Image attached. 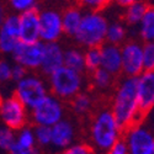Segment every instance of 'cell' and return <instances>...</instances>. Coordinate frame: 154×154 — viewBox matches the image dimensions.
Returning a JSON list of instances; mask_svg holds the SVG:
<instances>
[{
    "mask_svg": "<svg viewBox=\"0 0 154 154\" xmlns=\"http://www.w3.org/2000/svg\"><path fill=\"white\" fill-rule=\"evenodd\" d=\"M88 144L95 154H105L123 136V128L109 106H101L93 111L89 116Z\"/></svg>",
    "mask_w": 154,
    "mask_h": 154,
    "instance_id": "1",
    "label": "cell"
},
{
    "mask_svg": "<svg viewBox=\"0 0 154 154\" xmlns=\"http://www.w3.org/2000/svg\"><path fill=\"white\" fill-rule=\"evenodd\" d=\"M109 107L123 130L143 121L137 99V78L123 76L121 80L116 82Z\"/></svg>",
    "mask_w": 154,
    "mask_h": 154,
    "instance_id": "2",
    "label": "cell"
},
{
    "mask_svg": "<svg viewBox=\"0 0 154 154\" xmlns=\"http://www.w3.org/2000/svg\"><path fill=\"white\" fill-rule=\"evenodd\" d=\"M109 27L107 19L99 11H86L75 35V42L83 48L101 47L106 42V32Z\"/></svg>",
    "mask_w": 154,
    "mask_h": 154,
    "instance_id": "3",
    "label": "cell"
},
{
    "mask_svg": "<svg viewBox=\"0 0 154 154\" xmlns=\"http://www.w3.org/2000/svg\"><path fill=\"white\" fill-rule=\"evenodd\" d=\"M84 74L62 66L48 75V90L62 101H70L76 94L83 91Z\"/></svg>",
    "mask_w": 154,
    "mask_h": 154,
    "instance_id": "4",
    "label": "cell"
},
{
    "mask_svg": "<svg viewBox=\"0 0 154 154\" xmlns=\"http://www.w3.org/2000/svg\"><path fill=\"white\" fill-rule=\"evenodd\" d=\"M66 104L52 94H48L42 101L30 110V120L33 126L52 127L60 120L66 119Z\"/></svg>",
    "mask_w": 154,
    "mask_h": 154,
    "instance_id": "5",
    "label": "cell"
},
{
    "mask_svg": "<svg viewBox=\"0 0 154 154\" xmlns=\"http://www.w3.org/2000/svg\"><path fill=\"white\" fill-rule=\"evenodd\" d=\"M49 94L47 84L35 74H27L19 82H16L14 95L27 107L32 110L38 102L42 101Z\"/></svg>",
    "mask_w": 154,
    "mask_h": 154,
    "instance_id": "6",
    "label": "cell"
},
{
    "mask_svg": "<svg viewBox=\"0 0 154 154\" xmlns=\"http://www.w3.org/2000/svg\"><path fill=\"white\" fill-rule=\"evenodd\" d=\"M0 121L11 130L19 131L29 125L30 111L12 94L11 96L3 97L0 101Z\"/></svg>",
    "mask_w": 154,
    "mask_h": 154,
    "instance_id": "7",
    "label": "cell"
},
{
    "mask_svg": "<svg viewBox=\"0 0 154 154\" xmlns=\"http://www.w3.org/2000/svg\"><path fill=\"white\" fill-rule=\"evenodd\" d=\"M122 138L127 144L128 154H147L154 146V131L143 121L126 128Z\"/></svg>",
    "mask_w": 154,
    "mask_h": 154,
    "instance_id": "8",
    "label": "cell"
},
{
    "mask_svg": "<svg viewBox=\"0 0 154 154\" xmlns=\"http://www.w3.org/2000/svg\"><path fill=\"white\" fill-rule=\"evenodd\" d=\"M121 48L122 70L121 74L128 78H137L144 72L143 66V45L139 41H125Z\"/></svg>",
    "mask_w": 154,
    "mask_h": 154,
    "instance_id": "9",
    "label": "cell"
},
{
    "mask_svg": "<svg viewBox=\"0 0 154 154\" xmlns=\"http://www.w3.org/2000/svg\"><path fill=\"white\" fill-rule=\"evenodd\" d=\"M45 53V43L37 41L32 43L19 42L12 52V58L16 64H20L27 70L40 69Z\"/></svg>",
    "mask_w": 154,
    "mask_h": 154,
    "instance_id": "10",
    "label": "cell"
},
{
    "mask_svg": "<svg viewBox=\"0 0 154 154\" xmlns=\"http://www.w3.org/2000/svg\"><path fill=\"white\" fill-rule=\"evenodd\" d=\"M62 14L54 9L40 11V41L43 43L58 42L63 35Z\"/></svg>",
    "mask_w": 154,
    "mask_h": 154,
    "instance_id": "11",
    "label": "cell"
},
{
    "mask_svg": "<svg viewBox=\"0 0 154 154\" xmlns=\"http://www.w3.org/2000/svg\"><path fill=\"white\" fill-rule=\"evenodd\" d=\"M137 99L139 112L144 120L154 109V70H144L137 76Z\"/></svg>",
    "mask_w": 154,
    "mask_h": 154,
    "instance_id": "12",
    "label": "cell"
},
{
    "mask_svg": "<svg viewBox=\"0 0 154 154\" xmlns=\"http://www.w3.org/2000/svg\"><path fill=\"white\" fill-rule=\"evenodd\" d=\"M76 126L72 120L63 119L51 127V147L53 149H66L76 142Z\"/></svg>",
    "mask_w": 154,
    "mask_h": 154,
    "instance_id": "13",
    "label": "cell"
},
{
    "mask_svg": "<svg viewBox=\"0 0 154 154\" xmlns=\"http://www.w3.org/2000/svg\"><path fill=\"white\" fill-rule=\"evenodd\" d=\"M19 42V15H8L0 25V52L4 54H12Z\"/></svg>",
    "mask_w": 154,
    "mask_h": 154,
    "instance_id": "14",
    "label": "cell"
},
{
    "mask_svg": "<svg viewBox=\"0 0 154 154\" xmlns=\"http://www.w3.org/2000/svg\"><path fill=\"white\" fill-rule=\"evenodd\" d=\"M20 42L32 43L40 41V11L31 9L19 14Z\"/></svg>",
    "mask_w": 154,
    "mask_h": 154,
    "instance_id": "15",
    "label": "cell"
},
{
    "mask_svg": "<svg viewBox=\"0 0 154 154\" xmlns=\"http://www.w3.org/2000/svg\"><path fill=\"white\" fill-rule=\"evenodd\" d=\"M63 59L64 49L58 42L45 43V53L40 70L48 76L63 66Z\"/></svg>",
    "mask_w": 154,
    "mask_h": 154,
    "instance_id": "16",
    "label": "cell"
},
{
    "mask_svg": "<svg viewBox=\"0 0 154 154\" xmlns=\"http://www.w3.org/2000/svg\"><path fill=\"white\" fill-rule=\"evenodd\" d=\"M101 68L115 76H119L122 70V58L120 46L104 43L101 46Z\"/></svg>",
    "mask_w": 154,
    "mask_h": 154,
    "instance_id": "17",
    "label": "cell"
},
{
    "mask_svg": "<svg viewBox=\"0 0 154 154\" xmlns=\"http://www.w3.org/2000/svg\"><path fill=\"white\" fill-rule=\"evenodd\" d=\"M70 110L76 117H89L95 107V97L89 91H80L70 101Z\"/></svg>",
    "mask_w": 154,
    "mask_h": 154,
    "instance_id": "18",
    "label": "cell"
},
{
    "mask_svg": "<svg viewBox=\"0 0 154 154\" xmlns=\"http://www.w3.org/2000/svg\"><path fill=\"white\" fill-rule=\"evenodd\" d=\"M83 10L78 5H70L62 12V23H63V32L68 37H73L78 30L82 17Z\"/></svg>",
    "mask_w": 154,
    "mask_h": 154,
    "instance_id": "19",
    "label": "cell"
},
{
    "mask_svg": "<svg viewBox=\"0 0 154 154\" xmlns=\"http://www.w3.org/2000/svg\"><path fill=\"white\" fill-rule=\"evenodd\" d=\"M89 80H90L91 88L94 90L97 91H105V90H111L113 89L115 84H116V79L117 76L112 75L111 73H109L107 70L99 68L91 73H89Z\"/></svg>",
    "mask_w": 154,
    "mask_h": 154,
    "instance_id": "20",
    "label": "cell"
},
{
    "mask_svg": "<svg viewBox=\"0 0 154 154\" xmlns=\"http://www.w3.org/2000/svg\"><path fill=\"white\" fill-rule=\"evenodd\" d=\"M149 6L148 2L144 0H139L137 3H133L125 8L123 15H122V22L127 26H137L140 22L142 17L144 16L146 11Z\"/></svg>",
    "mask_w": 154,
    "mask_h": 154,
    "instance_id": "21",
    "label": "cell"
},
{
    "mask_svg": "<svg viewBox=\"0 0 154 154\" xmlns=\"http://www.w3.org/2000/svg\"><path fill=\"white\" fill-rule=\"evenodd\" d=\"M138 33L143 42L154 41V5L148 6L144 16L138 23Z\"/></svg>",
    "mask_w": 154,
    "mask_h": 154,
    "instance_id": "22",
    "label": "cell"
},
{
    "mask_svg": "<svg viewBox=\"0 0 154 154\" xmlns=\"http://www.w3.org/2000/svg\"><path fill=\"white\" fill-rule=\"evenodd\" d=\"M63 66L84 74L85 73L84 52L79 48H68L67 51H64Z\"/></svg>",
    "mask_w": 154,
    "mask_h": 154,
    "instance_id": "23",
    "label": "cell"
},
{
    "mask_svg": "<svg viewBox=\"0 0 154 154\" xmlns=\"http://www.w3.org/2000/svg\"><path fill=\"white\" fill-rule=\"evenodd\" d=\"M126 37H127V29L122 21L109 23L107 32H106V43L122 46L126 41Z\"/></svg>",
    "mask_w": 154,
    "mask_h": 154,
    "instance_id": "24",
    "label": "cell"
},
{
    "mask_svg": "<svg viewBox=\"0 0 154 154\" xmlns=\"http://www.w3.org/2000/svg\"><path fill=\"white\" fill-rule=\"evenodd\" d=\"M15 147L21 148V149H35L38 148L35 138V132L33 127H30L29 125L20 128L16 131V138H15Z\"/></svg>",
    "mask_w": 154,
    "mask_h": 154,
    "instance_id": "25",
    "label": "cell"
},
{
    "mask_svg": "<svg viewBox=\"0 0 154 154\" xmlns=\"http://www.w3.org/2000/svg\"><path fill=\"white\" fill-rule=\"evenodd\" d=\"M84 64L85 73H91L101 68V47L86 48L84 52Z\"/></svg>",
    "mask_w": 154,
    "mask_h": 154,
    "instance_id": "26",
    "label": "cell"
},
{
    "mask_svg": "<svg viewBox=\"0 0 154 154\" xmlns=\"http://www.w3.org/2000/svg\"><path fill=\"white\" fill-rule=\"evenodd\" d=\"M16 131L0 123V150L9 152L15 143Z\"/></svg>",
    "mask_w": 154,
    "mask_h": 154,
    "instance_id": "27",
    "label": "cell"
},
{
    "mask_svg": "<svg viewBox=\"0 0 154 154\" xmlns=\"http://www.w3.org/2000/svg\"><path fill=\"white\" fill-rule=\"evenodd\" d=\"M111 3L112 0H75V5H78L82 10L99 12L107 9Z\"/></svg>",
    "mask_w": 154,
    "mask_h": 154,
    "instance_id": "28",
    "label": "cell"
},
{
    "mask_svg": "<svg viewBox=\"0 0 154 154\" xmlns=\"http://www.w3.org/2000/svg\"><path fill=\"white\" fill-rule=\"evenodd\" d=\"M35 138L38 148L51 147V127L47 126H33Z\"/></svg>",
    "mask_w": 154,
    "mask_h": 154,
    "instance_id": "29",
    "label": "cell"
},
{
    "mask_svg": "<svg viewBox=\"0 0 154 154\" xmlns=\"http://www.w3.org/2000/svg\"><path fill=\"white\" fill-rule=\"evenodd\" d=\"M56 154H95L86 142H75L66 149L58 150Z\"/></svg>",
    "mask_w": 154,
    "mask_h": 154,
    "instance_id": "30",
    "label": "cell"
},
{
    "mask_svg": "<svg viewBox=\"0 0 154 154\" xmlns=\"http://www.w3.org/2000/svg\"><path fill=\"white\" fill-rule=\"evenodd\" d=\"M143 66L144 70H154V41L143 43Z\"/></svg>",
    "mask_w": 154,
    "mask_h": 154,
    "instance_id": "31",
    "label": "cell"
},
{
    "mask_svg": "<svg viewBox=\"0 0 154 154\" xmlns=\"http://www.w3.org/2000/svg\"><path fill=\"white\" fill-rule=\"evenodd\" d=\"M38 4V0H9L10 8L21 14L23 11H27L31 9H36Z\"/></svg>",
    "mask_w": 154,
    "mask_h": 154,
    "instance_id": "32",
    "label": "cell"
},
{
    "mask_svg": "<svg viewBox=\"0 0 154 154\" xmlns=\"http://www.w3.org/2000/svg\"><path fill=\"white\" fill-rule=\"evenodd\" d=\"M11 69L12 66L4 59H0V84H4L11 80Z\"/></svg>",
    "mask_w": 154,
    "mask_h": 154,
    "instance_id": "33",
    "label": "cell"
},
{
    "mask_svg": "<svg viewBox=\"0 0 154 154\" xmlns=\"http://www.w3.org/2000/svg\"><path fill=\"white\" fill-rule=\"evenodd\" d=\"M105 154H128V148L123 138H120L116 143L105 153Z\"/></svg>",
    "mask_w": 154,
    "mask_h": 154,
    "instance_id": "34",
    "label": "cell"
},
{
    "mask_svg": "<svg viewBox=\"0 0 154 154\" xmlns=\"http://www.w3.org/2000/svg\"><path fill=\"white\" fill-rule=\"evenodd\" d=\"M29 74V70L26 68H23L22 66H20V64H14L12 66V69H11V80L14 82H19L21 80L23 76H26Z\"/></svg>",
    "mask_w": 154,
    "mask_h": 154,
    "instance_id": "35",
    "label": "cell"
},
{
    "mask_svg": "<svg viewBox=\"0 0 154 154\" xmlns=\"http://www.w3.org/2000/svg\"><path fill=\"white\" fill-rule=\"evenodd\" d=\"M9 154H41L40 148H35V149H21L15 146H12V148L8 152Z\"/></svg>",
    "mask_w": 154,
    "mask_h": 154,
    "instance_id": "36",
    "label": "cell"
},
{
    "mask_svg": "<svg viewBox=\"0 0 154 154\" xmlns=\"http://www.w3.org/2000/svg\"><path fill=\"white\" fill-rule=\"evenodd\" d=\"M137 2H139V0H112V3H115L116 5H119L121 8H127L128 5L137 3Z\"/></svg>",
    "mask_w": 154,
    "mask_h": 154,
    "instance_id": "37",
    "label": "cell"
},
{
    "mask_svg": "<svg viewBox=\"0 0 154 154\" xmlns=\"http://www.w3.org/2000/svg\"><path fill=\"white\" fill-rule=\"evenodd\" d=\"M5 16H6V14H5V8H4V5L2 4V2H0V25H2L3 20L5 19Z\"/></svg>",
    "mask_w": 154,
    "mask_h": 154,
    "instance_id": "38",
    "label": "cell"
},
{
    "mask_svg": "<svg viewBox=\"0 0 154 154\" xmlns=\"http://www.w3.org/2000/svg\"><path fill=\"white\" fill-rule=\"evenodd\" d=\"M147 154H154V146H153V147L150 148V150H149V152H148Z\"/></svg>",
    "mask_w": 154,
    "mask_h": 154,
    "instance_id": "39",
    "label": "cell"
},
{
    "mask_svg": "<svg viewBox=\"0 0 154 154\" xmlns=\"http://www.w3.org/2000/svg\"><path fill=\"white\" fill-rule=\"evenodd\" d=\"M3 100V95H2V90H0V101Z\"/></svg>",
    "mask_w": 154,
    "mask_h": 154,
    "instance_id": "40",
    "label": "cell"
}]
</instances>
